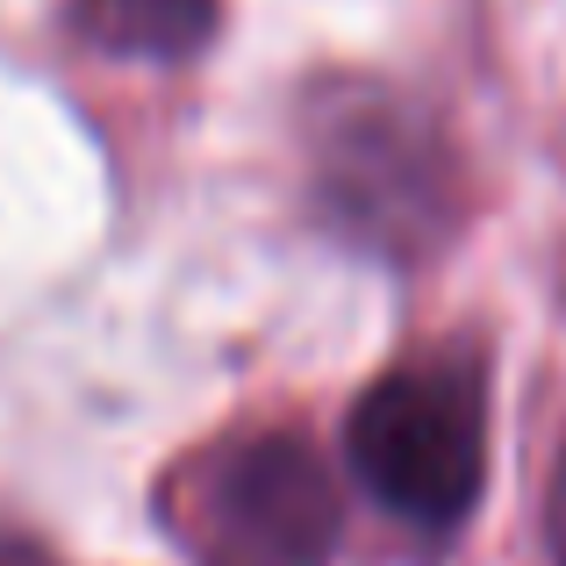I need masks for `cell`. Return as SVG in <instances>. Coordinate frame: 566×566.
<instances>
[{"label": "cell", "mask_w": 566, "mask_h": 566, "mask_svg": "<svg viewBox=\"0 0 566 566\" xmlns=\"http://www.w3.org/2000/svg\"><path fill=\"white\" fill-rule=\"evenodd\" d=\"M545 538H553V566H566V444L553 467V495H545Z\"/></svg>", "instance_id": "5"}, {"label": "cell", "mask_w": 566, "mask_h": 566, "mask_svg": "<svg viewBox=\"0 0 566 566\" xmlns=\"http://www.w3.org/2000/svg\"><path fill=\"white\" fill-rule=\"evenodd\" d=\"M308 144V187L316 216L352 251L387 265H416L452 237L459 216V166L409 94L380 80H323L302 108Z\"/></svg>", "instance_id": "1"}, {"label": "cell", "mask_w": 566, "mask_h": 566, "mask_svg": "<svg viewBox=\"0 0 566 566\" xmlns=\"http://www.w3.org/2000/svg\"><path fill=\"white\" fill-rule=\"evenodd\" d=\"M352 473L387 516L416 531H459L488 481V395L467 366L416 359L352 401Z\"/></svg>", "instance_id": "2"}, {"label": "cell", "mask_w": 566, "mask_h": 566, "mask_svg": "<svg viewBox=\"0 0 566 566\" xmlns=\"http://www.w3.org/2000/svg\"><path fill=\"white\" fill-rule=\"evenodd\" d=\"M216 8L222 0H72V29L108 57H193L216 36Z\"/></svg>", "instance_id": "4"}, {"label": "cell", "mask_w": 566, "mask_h": 566, "mask_svg": "<svg viewBox=\"0 0 566 566\" xmlns=\"http://www.w3.org/2000/svg\"><path fill=\"white\" fill-rule=\"evenodd\" d=\"M166 516L193 566H331L345 531L331 467L294 430H259L193 459Z\"/></svg>", "instance_id": "3"}, {"label": "cell", "mask_w": 566, "mask_h": 566, "mask_svg": "<svg viewBox=\"0 0 566 566\" xmlns=\"http://www.w3.org/2000/svg\"><path fill=\"white\" fill-rule=\"evenodd\" d=\"M0 566H51L36 538H22V531H0Z\"/></svg>", "instance_id": "6"}]
</instances>
